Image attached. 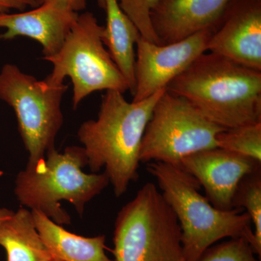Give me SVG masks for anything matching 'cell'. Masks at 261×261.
I'll list each match as a JSON object with an SVG mask.
<instances>
[{
	"instance_id": "12",
	"label": "cell",
	"mask_w": 261,
	"mask_h": 261,
	"mask_svg": "<svg viewBox=\"0 0 261 261\" xmlns=\"http://www.w3.org/2000/svg\"><path fill=\"white\" fill-rule=\"evenodd\" d=\"M79 14L59 0L39 5L30 11L0 14L2 40L27 37L42 45L44 58L56 55L63 47Z\"/></svg>"
},
{
	"instance_id": "17",
	"label": "cell",
	"mask_w": 261,
	"mask_h": 261,
	"mask_svg": "<svg viewBox=\"0 0 261 261\" xmlns=\"http://www.w3.org/2000/svg\"><path fill=\"white\" fill-rule=\"evenodd\" d=\"M233 208L245 209L250 216L252 238L250 245L261 256V169L247 175L239 184L233 198Z\"/></svg>"
},
{
	"instance_id": "11",
	"label": "cell",
	"mask_w": 261,
	"mask_h": 261,
	"mask_svg": "<svg viewBox=\"0 0 261 261\" xmlns=\"http://www.w3.org/2000/svg\"><path fill=\"white\" fill-rule=\"evenodd\" d=\"M207 47V51L261 71V0H232Z\"/></svg>"
},
{
	"instance_id": "18",
	"label": "cell",
	"mask_w": 261,
	"mask_h": 261,
	"mask_svg": "<svg viewBox=\"0 0 261 261\" xmlns=\"http://www.w3.org/2000/svg\"><path fill=\"white\" fill-rule=\"evenodd\" d=\"M216 140L217 147L261 163V123L223 130Z\"/></svg>"
},
{
	"instance_id": "22",
	"label": "cell",
	"mask_w": 261,
	"mask_h": 261,
	"mask_svg": "<svg viewBox=\"0 0 261 261\" xmlns=\"http://www.w3.org/2000/svg\"><path fill=\"white\" fill-rule=\"evenodd\" d=\"M50 1H53V0H35L37 7ZM59 1L64 3L65 4L69 7L70 9L76 12V13L85 10L86 7H87V0H59Z\"/></svg>"
},
{
	"instance_id": "13",
	"label": "cell",
	"mask_w": 261,
	"mask_h": 261,
	"mask_svg": "<svg viewBox=\"0 0 261 261\" xmlns=\"http://www.w3.org/2000/svg\"><path fill=\"white\" fill-rule=\"evenodd\" d=\"M232 0H160L151 12L159 44L179 42L211 28L217 29Z\"/></svg>"
},
{
	"instance_id": "25",
	"label": "cell",
	"mask_w": 261,
	"mask_h": 261,
	"mask_svg": "<svg viewBox=\"0 0 261 261\" xmlns=\"http://www.w3.org/2000/svg\"><path fill=\"white\" fill-rule=\"evenodd\" d=\"M51 261H63L61 260H60V259L56 258V257H53V260Z\"/></svg>"
},
{
	"instance_id": "7",
	"label": "cell",
	"mask_w": 261,
	"mask_h": 261,
	"mask_svg": "<svg viewBox=\"0 0 261 261\" xmlns=\"http://www.w3.org/2000/svg\"><path fill=\"white\" fill-rule=\"evenodd\" d=\"M104 27L90 12L79 15L61 49L44 58L53 65L46 79L63 84L69 77L73 84V108L97 91L113 90L125 93L128 83L115 64L102 40Z\"/></svg>"
},
{
	"instance_id": "1",
	"label": "cell",
	"mask_w": 261,
	"mask_h": 261,
	"mask_svg": "<svg viewBox=\"0 0 261 261\" xmlns=\"http://www.w3.org/2000/svg\"><path fill=\"white\" fill-rule=\"evenodd\" d=\"M166 89L132 102L121 92L106 91L97 119L84 122L79 128L77 136L84 145L87 166L92 173L106 168L117 197L138 179L142 138L154 106Z\"/></svg>"
},
{
	"instance_id": "3",
	"label": "cell",
	"mask_w": 261,
	"mask_h": 261,
	"mask_svg": "<svg viewBox=\"0 0 261 261\" xmlns=\"http://www.w3.org/2000/svg\"><path fill=\"white\" fill-rule=\"evenodd\" d=\"M163 197L180 225L187 261H198L204 252L223 239H246L250 243V216L241 208L221 211L200 193L199 182L179 166L162 162L147 163Z\"/></svg>"
},
{
	"instance_id": "23",
	"label": "cell",
	"mask_w": 261,
	"mask_h": 261,
	"mask_svg": "<svg viewBox=\"0 0 261 261\" xmlns=\"http://www.w3.org/2000/svg\"><path fill=\"white\" fill-rule=\"evenodd\" d=\"M14 214L13 211L9 210L8 208H0V224L5 221V220L10 219L13 215Z\"/></svg>"
},
{
	"instance_id": "20",
	"label": "cell",
	"mask_w": 261,
	"mask_h": 261,
	"mask_svg": "<svg viewBox=\"0 0 261 261\" xmlns=\"http://www.w3.org/2000/svg\"><path fill=\"white\" fill-rule=\"evenodd\" d=\"M120 8L135 24L141 35L149 42L159 44L151 24L150 14L160 0H117Z\"/></svg>"
},
{
	"instance_id": "15",
	"label": "cell",
	"mask_w": 261,
	"mask_h": 261,
	"mask_svg": "<svg viewBox=\"0 0 261 261\" xmlns=\"http://www.w3.org/2000/svg\"><path fill=\"white\" fill-rule=\"evenodd\" d=\"M32 213L38 232L56 258L63 261H116L106 255L105 235L84 238L67 231L39 211Z\"/></svg>"
},
{
	"instance_id": "9",
	"label": "cell",
	"mask_w": 261,
	"mask_h": 261,
	"mask_svg": "<svg viewBox=\"0 0 261 261\" xmlns=\"http://www.w3.org/2000/svg\"><path fill=\"white\" fill-rule=\"evenodd\" d=\"M216 29H205L165 45L141 37L136 44V86L132 102L144 100L166 89L196 58L207 51V43Z\"/></svg>"
},
{
	"instance_id": "21",
	"label": "cell",
	"mask_w": 261,
	"mask_h": 261,
	"mask_svg": "<svg viewBox=\"0 0 261 261\" xmlns=\"http://www.w3.org/2000/svg\"><path fill=\"white\" fill-rule=\"evenodd\" d=\"M28 7L37 8L35 0H0V14L9 13L11 10L24 11Z\"/></svg>"
},
{
	"instance_id": "14",
	"label": "cell",
	"mask_w": 261,
	"mask_h": 261,
	"mask_svg": "<svg viewBox=\"0 0 261 261\" xmlns=\"http://www.w3.org/2000/svg\"><path fill=\"white\" fill-rule=\"evenodd\" d=\"M105 4L106 25L103 30L102 42L134 95L136 86L135 46L142 35L135 24L120 8L117 0H105Z\"/></svg>"
},
{
	"instance_id": "19",
	"label": "cell",
	"mask_w": 261,
	"mask_h": 261,
	"mask_svg": "<svg viewBox=\"0 0 261 261\" xmlns=\"http://www.w3.org/2000/svg\"><path fill=\"white\" fill-rule=\"evenodd\" d=\"M198 261H260L246 239L231 238L209 247Z\"/></svg>"
},
{
	"instance_id": "2",
	"label": "cell",
	"mask_w": 261,
	"mask_h": 261,
	"mask_svg": "<svg viewBox=\"0 0 261 261\" xmlns=\"http://www.w3.org/2000/svg\"><path fill=\"white\" fill-rule=\"evenodd\" d=\"M166 90L224 129L261 123V71L220 55H200Z\"/></svg>"
},
{
	"instance_id": "24",
	"label": "cell",
	"mask_w": 261,
	"mask_h": 261,
	"mask_svg": "<svg viewBox=\"0 0 261 261\" xmlns=\"http://www.w3.org/2000/svg\"><path fill=\"white\" fill-rule=\"evenodd\" d=\"M98 5H99V8H102V9H105V6H106V4H105V0H97Z\"/></svg>"
},
{
	"instance_id": "16",
	"label": "cell",
	"mask_w": 261,
	"mask_h": 261,
	"mask_svg": "<svg viewBox=\"0 0 261 261\" xmlns=\"http://www.w3.org/2000/svg\"><path fill=\"white\" fill-rule=\"evenodd\" d=\"M0 246L7 261H51L53 256L38 232L32 211L19 209L0 224Z\"/></svg>"
},
{
	"instance_id": "5",
	"label": "cell",
	"mask_w": 261,
	"mask_h": 261,
	"mask_svg": "<svg viewBox=\"0 0 261 261\" xmlns=\"http://www.w3.org/2000/svg\"><path fill=\"white\" fill-rule=\"evenodd\" d=\"M113 245L116 261H187L178 220L151 182L118 212Z\"/></svg>"
},
{
	"instance_id": "6",
	"label": "cell",
	"mask_w": 261,
	"mask_h": 261,
	"mask_svg": "<svg viewBox=\"0 0 261 261\" xmlns=\"http://www.w3.org/2000/svg\"><path fill=\"white\" fill-rule=\"evenodd\" d=\"M67 84L47 79L38 80L12 63L0 70V99L13 108L19 133L29 152L27 168H32L56 148L55 142L63 126L61 103Z\"/></svg>"
},
{
	"instance_id": "8",
	"label": "cell",
	"mask_w": 261,
	"mask_h": 261,
	"mask_svg": "<svg viewBox=\"0 0 261 261\" xmlns=\"http://www.w3.org/2000/svg\"><path fill=\"white\" fill-rule=\"evenodd\" d=\"M223 130L186 99L166 89L156 102L146 127L140 163L178 166L187 155L217 147L216 139Z\"/></svg>"
},
{
	"instance_id": "4",
	"label": "cell",
	"mask_w": 261,
	"mask_h": 261,
	"mask_svg": "<svg viewBox=\"0 0 261 261\" xmlns=\"http://www.w3.org/2000/svg\"><path fill=\"white\" fill-rule=\"evenodd\" d=\"M87 159L83 147L69 146L63 152L56 148L32 168H25L15 178L14 193L20 205L37 211L59 225L71 223L62 200L74 206L83 216L86 204L110 184L106 173H86Z\"/></svg>"
},
{
	"instance_id": "10",
	"label": "cell",
	"mask_w": 261,
	"mask_h": 261,
	"mask_svg": "<svg viewBox=\"0 0 261 261\" xmlns=\"http://www.w3.org/2000/svg\"><path fill=\"white\" fill-rule=\"evenodd\" d=\"M261 163L219 147L203 149L184 158L178 166L203 187L216 208L233 209V198L245 176L260 169Z\"/></svg>"
}]
</instances>
